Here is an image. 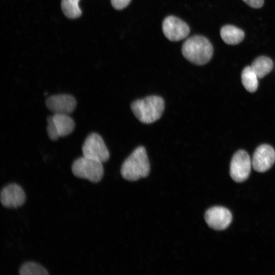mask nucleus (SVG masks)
<instances>
[{
	"instance_id": "obj_1",
	"label": "nucleus",
	"mask_w": 275,
	"mask_h": 275,
	"mask_svg": "<svg viewBox=\"0 0 275 275\" xmlns=\"http://www.w3.org/2000/svg\"><path fill=\"white\" fill-rule=\"evenodd\" d=\"M182 53L189 62L197 65L207 63L212 58V45L206 37L195 35L187 38L182 47Z\"/></svg>"
},
{
	"instance_id": "obj_2",
	"label": "nucleus",
	"mask_w": 275,
	"mask_h": 275,
	"mask_svg": "<svg viewBox=\"0 0 275 275\" xmlns=\"http://www.w3.org/2000/svg\"><path fill=\"white\" fill-rule=\"evenodd\" d=\"M164 105V101L161 97L152 95L134 101L130 107L135 117L141 122L150 124L161 117Z\"/></svg>"
},
{
	"instance_id": "obj_3",
	"label": "nucleus",
	"mask_w": 275,
	"mask_h": 275,
	"mask_svg": "<svg viewBox=\"0 0 275 275\" xmlns=\"http://www.w3.org/2000/svg\"><path fill=\"white\" fill-rule=\"evenodd\" d=\"M150 169L146 149L140 146L136 148L125 160L121 168V173L126 180L135 181L147 176Z\"/></svg>"
},
{
	"instance_id": "obj_4",
	"label": "nucleus",
	"mask_w": 275,
	"mask_h": 275,
	"mask_svg": "<svg viewBox=\"0 0 275 275\" xmlns=\"http://www.w3.org/2000/svg\"><path fill=\"white\" fill-rule=\"evenodd\" d=\"M71 170L75 176L94 183L99 182L104 173L102 162L84 156L73 162Z\"/></svg>"
},
{
	"instance_id": "obj_5",
	"label": "nucleus",
	"mask_w": 275,
	"mask_h": 275,
	"mask_svg": "<svg viewBox=\"0 0 275 275\" xmlns=\"http://www.w3.org/2000/svg\"><path fill=\"white\" fill-rule=\"evenodd\" d=\"M47 132L52 141L70 134L75 126L73 120L67 114H54L47 118Z\"/></svg>"
},
{
	"instance_id": "obj_6",
	"label": "nucleus",
	"mask_w": 275,
	"mask_h": 275,
	"mask_svg": "<svg viewBox=\"0 0 275 275\" xmlns=\"http://www.w3.org/2000/svg\"><path fill=\"white\" fill-rule=\"evenodd\" d=\"M83 156L101 162L108 160L109 151L101 136L96 133H92L85 140L82 147Z\"/></svg>"
},
{
	"instance_id": "obj_7",
	"label": "nucleus",
	"mask_w": 275,
	"mask_h": 275,
	"mask_svg": "<svg viewBox=\"0 0 275 275\" xmlns=\"http://www.w3.org/2000/svg\"><path fill=\"white\" fill-rule=\"evenodd\" d=\"M252 165L248 153L240 150L232 157L230 163V174L232 179L236 182H241L249 177Z\"/></svg>"
},
{
	"instance_id": "obj_8",
	"label": "nucleus",
	"mask_w": 275,
	"mask_h": 275,
	"mask_svg": "<svg viewBox=\"0 0 275 275\" xmlns=\"http://www.w3.org/2000/svg\"><path fill=\"white\" fill-rule=\"evenodd\" d=\"M162 29L166 37L171 41H178L185 38L190 32L188 25L174 16H169L164 18Z\"/></svg>"
},
{
	"instance_id": "obj_9",
	"label": "nucleus",
	"mask_w": 275,
	"mask_h": 275,
	"mask_svg": "<svg viewBox=\"0 0 275 275\" xmlns=\"http://www.w3.org/2000/svg\"><path fill=\"white\" fill-rule=\"evenodd\" d=\"M232 219L231 212L223 207H212L208 209L205 214V220L207 225L216 230L226 229Z\"/></svg>"
},
{
	"instance_id": "obj_10",
	"label": "nucleus",
	"mask_w": 275,
	"mask_h": 275,
	"mask_svg": "<svg viewBox=\"0 0 275 275\" xmlns=\"http://www.w3.org/2000/svg\"><path fill=\"white\" fill-rule=\"evenodd\" d=\"M274 162V150L269 145L263 144L255 151L252 163L256 171L262 173L269 170Z\"/></svg>"
},
{
	"instance_id": "obj_11",
	"label": "nucleus",
	"mask_w": 275,
	"mask_h": 275,
	"mask_svg": "<svg viewBox=\"0 0 275 275\" xmlns=\"http://www.w3.org/2000/svg\"><path fill=\"white\" fill-rule=\"evenodd\" d=\"M46 105L53 114L69 115L74 111L76 101L69 94H58L49 97L46 100Z\"/></svg>"
},
{
	"instance_id": "obj_12",
	"label": "nucleus",
	"mask_w": 275,
	"mask_h": 275,
	"mask_svg": "<svg viewBox=\"0 0 275 275\" xmlns=\"http://www.w3.org/2000/svg\"><path fill=\"white\" fill-rule=\"evenodd\" d=\"M0 199L4 207L15 208L23 204L25 200V195L21 186L13 183L2 189Z\"/></svg>"
},
{
	"instance_id": "obj_13",
	"label": "nucleus",
	"mask_w": 275,
	"mask_h": 275,
	"mask_svg": "<svg viewBox=\"0 0 275 275\" xmlns=\"http://www.w3.org/2000/svg\"><path fill=\"white\" fill-rule=\"evenodd\" d=\"M223 40L229 45H236L240 43L244 37L243 31L232 25L223 26L220 32Z\"/></svg>"
},
{
	"instance_id": "obj_14",
	"label": "nucleus",
	"mask_w": 275,
	"mask_h": 275,
	"mask_svg": "<svg viewBox=\"0 0 275 275\" xmlns=\"http://www.w3.org/2000/svg\"><path fill=\"white\" fill-rule=\"evenodd\" d=\"M251 66L258 77L262 78L272 70L273 63L269 58L260 56L253 62Z\"/></svg>"
},
{
	"instance_id": "obj_15",
	"label": "nucleus",
	"mask_w": 275,
	"mask_h": 275,
	"mask_svg": "<svg viewBox=\"0 0 275 275\" xmlns=\"http://www.w3.org/2000/svg\"><path fill=\"white\" fill-rule=\"evenodd\" d=\"M241 78L243 87L248 91L252 93L257 90L259 78L251 66H246L243 69Z\"/></svg>"
},
{
	"instance_id": "obj_16",
	"label": "nucleus",
	"mask_w": 275,
	"mask_h": 275,
	"mask_svg": "<svg viewBox=\"0 0 275 275\" xmlns=\"http://www.w3.org/2000/svg\"><path fill=\"white\" fill-rule=\"evenodd\" d=\"M80 0H62L61 9L64 14L68 18L75 19L80 17L81 11L78 3Z\"/></svg>"
},
{
	"instance_id": "obj_17",
	"label": "nucleus",
	"mask_w": 275,
	"mask_h": 275,
	"mask_svg": "<svg viewBox=\"0 0 275 275\" xmlns=\"http://www.w3.org/2000/svg\"><path fill=\"white\" fill-rule=\"evenodd\" d=\"M21 275H47L48 273L41 265L35 262H29L23 264L19 271Z\"/></svg>"
},
{
	"instance_id": "obj_18",
	"label": "nucleus",
	"mask_w": 275,
	"mask_h": 275,
	"mask_svg": "<svg viewBox=\"0 0 275 275\" xmlns=\"http://www.w3.org/2000/svg\"><path fill=\"white\" fill-rule=\"evenodd\" d=\"M131 0H111L113 7L116 10H120L126 8Z\"/></svg>"
},
{
	"instance_id": "obj_19",
	"label": "nucleus",
	"mask_w": 275,
	"mask_h": 275,
	"mask_svg": "<svg viewBox=\"0 0 275 275\" xmlns=\"http://www.w3.org/2000/svg\"><path fill=\"white\" fill-rule=\"evenodd\" d=\"M243 1L254 8H260L264 4V0H243Z\"/></svg>"
}]
</instances>
